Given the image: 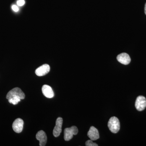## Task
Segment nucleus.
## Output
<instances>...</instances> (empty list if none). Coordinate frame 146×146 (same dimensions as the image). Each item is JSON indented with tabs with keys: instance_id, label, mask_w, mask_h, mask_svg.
I'll return each instance as SVG.
<instances>
[{
	"instance_id": "f257e3e1",
	"label": "nucleus",
	"mask_w": 146,
	"mask_h": 146,
	"mask_svg": "<svg viewBox=\"0 0 146 146\" xmlns=\"http://www.w3.org/2000/svg\"><path fill=\"white\" fill-rule=\"evenodd\" d=\"M108 126L110 130L112 133H117L120 128V122L119 119L115 117L110 118L108 121Z\"/></svg>"
},
{
	"instance_id": "f03ea898",
	"label": "nucleus",
	"mask_w": 146,
	"mask_h": 146,
	"mask_svg": "<svg viewBox=\"0 0 146 146\" xmlns=\"http://www.w3.org/2000/svg\"><path fill=\"white\" fill-rule=\"evenodd\" d=\"M78 129L73 126L70 128H66L64 130V138L65 141H69L72 138L74 135H76L78 133Z\"/></svg>"
},
{
	"instance_id": "7ed1b4c3",
	"label": "nucleus",
	"mask_w": 146,
	"mask_h": 146,
	"mask_svg": "<svg viewBox=\"0 0 146 146\" xmlns=\"http://www.w3.org/2000/svg\"><path fill=\"white\" fill-rule=\"evenodd\" d=\"M14 96H18L21 98V100L25 99V95L24 92L20 88L18 87L13 88L7 93L6 96V98L7 100Z\"/></svg>"
},
{
	"instance_id": "20e7f679",
	"label": "nucleus",
	"mask_w": 146,
	"mask_h": 146,
	"mask_svg": "<svg viewBox=\"0 0 146 146\" xmlns=\"http://www.w3.org/2000/svg\"><path fill=\"white\" fill-rule=\"evenodd\" d=\"M135 107L139 111H143L146 107V99L143 96H139L135 102Z\"/></svg>"
},
{
	"instance_id": "39448f33",
	"label": "nucleus",
	"mask_w": 146,
	"mask_h": 146,
	"mask_svg": "<svg viewBox=\"0 0 146 146\" xmlns=\"http://www.w3.org/2000/svg\"><path fill=\"white\" fill-rule=\"evenodd\" d=\"M63 120L61 117H58L56 121V125L55 126L53 131L54 136L57 137L59 136L62 131V127L63 125Z\"/></svg>"
},
{
	"instance_id": "423d86ee",
	"label": "nucleus",
	"mask_w": 146,
	"mask_h": 146,
	"mask_svg": "<svg viewBox=\"0 0 146 146\" xmlns=\"http://www.w3.org/2000/svg\"><path fill=\"white\" fill-rule=\"evenodd\" d=\"M24 121L21 118H18L13 122L12 124L13 130L17 133L22 132L23 128Z\"/></svg>"
},
{
	"instance_id": "0eeeda50",
	"label": "nucleus",
	"mask_w": 146,
	"mask_h": 146,
	"mask_svg": "<svg viewBox=\"0 0 146 146\" xmlns=\"http://www.w3.org/2000/svg\"><path fill=\"white\" fill-rule=\"evenodd\" d=\"M50 71V65L45 64L37 68L35 71V73L37 76H42L48 74L49 72Z\"/></svg>"
},
{
	"instance_id": "6e6552de",
	"label": "nucleus",
	"mask_w": 146,
	"mask_h": 146,
	"mask_svg": "<svg viewBox=\"0 0 146 146\" xmlns=\"http://www.w3.org/2000/svg\"><path fill=\"white\" fill-rule=\"evenodd\" d=\"M36 138L39 141V146H44L46 144L47 137L46 133L43 130H40L36 133Z\"/></svg>"
},
{
	"instance_id": "1a4fd4ad",
	"label": "nucleus",
	"mask_w": 146,
	"mask_h": 146,
	"mask_svg": "<svg viewBox=\"0 0 146 146\" xmlns=\"http://www.w3.org/2000/svg\"><path fill=\"white\" fill-rule=\"evenodd\" d=\"M117 58L119 63L125 65H128L131 62L130 56L126 53H122L118 55Z\"/></svg>"
},
{
	"instance_id": "9d476101",
	"label": "nucleus",
	"mask_w": 146,
	"mask_h": 146,
	"mask_svg": "<svg viewBox=\"0 0 146 146\" xmlns=\"http://www.w3.org/2000/svg\"><path fill=\"white\" fill-rule=\"evenodd\" d=\"M87 136L92 141H96L100 138L98 131L94 126H91L90 127L87 133Z\"/></svg>"
},
{
	"instance_id": "9b49d317",
	"label": "nucleus",
	"mask_w": 146,
	"mask_h": 146,
	"mask_svg": "<svg viewBox=\"0 0 146 146\" xmlns=\"http://www.w3.org/2000/svg\"><path fill=\"white\" fill-rule=\"evenodd\" d=\"M42 92L45 97L48 98H52L54 96V93L51 87L48 85H43L42 87Z\"/></svg>"
},
{
	"instance_id": "f8f14e48",
	"label": "nucleus",
	"mask_w": 146,
	"mask_h": 146,
	"mask_svg": "<svg viewBox=\"0 0 146 146\" xmlns=\"http://www.w3.org/2000/svg\"><path fill=\"white\" fill-rule=\"evenodd\" d=\"M21 98L18 96H14L8 99V102L9 103L12 104L13 105L18 104V102L21 101Z\"/></svg>"
},
{
	"instance_id": "ddd939ff",
	"label": "nucleus",
	"mask_w": 146,
	"mask_h": 146,
	"mask_svg": "<svg viewBox=\"0 0 146 146\" xmlns=\"http://www.w3.org/2000/svg\"><path fill=\"white\" fill-rule=\"evenodd\" d=\"M85 145L86 146H98V144L93 143V141L91 140L86 141Z\"/></svg>"
},
{
	"instance_id": "4468645a",
	"label": "nucleus",
	"mask_w": 146,
	"mask_h": 146,
	"mask_svg": "<svg viewBox=\"0 0 146 146\" xmlns=\"http://www.w3.org/2000/svg\"><path fill=\"white\" fill-rule=\"evenodd\" d=\"M17 5L19 6H22L25 4V1L24 0H18L17 2Z\"/></svg>"
},
{
	"instance_id": "2eb2a0df",
	"label": "nucleus",
	"mask_w": 146,
	"mask_h": 146,
	"mask_svg": "<svg viewBox=\"0 0 146 146\" xmlns=\"http://www.w3.org/2000/svg\"><path fill=\"white\" fill-rule=\"evenodd\" d=\"M12 9L14 11H15V12H17V11H19V8H18L17 6L16 5H13L12 6Z\"/></svg>"
},
{
	"instance_id": "dca6fc26",
	"label": "nucleus",
	"mask_w": 146,
	"mask_h": 146,
	"mask_svg": "<svg viewBox=\"0 0 146 146\" xmlns=\"http://www.w3.org/2000/svg\"><path fill=\"white\" fill-rule=\"evenodd\" d=\"M145 13L146 15V3L145 5Z\"/></svg>"
}]
</instances>
